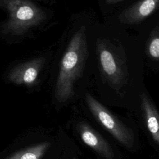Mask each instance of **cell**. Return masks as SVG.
Instances as JSON below:
<instances>
[{"label":"cell","instance_id":"cell-7","mask_svg":"<svg viewBox=\"0 0 159 159\" xmlns=\"http://www.w3.org/2000/svg\"><path fill=\"white\" fill-rule=\"evenodd\" d=\"M139 114L150 142L159 152V111L145 86L140 94Z\"/></svg>","mask_w":159,"mask_h":159},{"label":"cell","instance_id":"cell-2","mask_svg":"<svg viewBox=\"0 0 159 159\" xmlns=\"http://www.w3.org/2000/svg\"><path fill=\"white\" fill-rule=\"evenodd\" d=\"M91 21L80 15L59 63L54 97L60 104L80 99L93 75V60L88 40Z\"/></svg>","mask_w":159,"mask_h":159},{"label":"cell","instance_id":"cell-11","mask_svg":"<svg viewBox=\"0 0 159 159\" xmlns=\"http://www.w3.org/2000/svg\"><path fill=\"white\" fill-rule=\"evenodd\" d=\"M124 1L125 0H99V3L102 7H111Z\"/></svg>","mask_w":159,"mask_h":159},{"label":"cell","instance_id":"cell-6","mask_svg":"<svg viewBox=\"0 0 159 159\" xmlns=\"http://www.w3.org/2000/svg\"><path fill=\"white\" fill-rule=\"evenodd\" d=\"M159 10V0H138L115 15L107 22L121 27L141 25Z\"/></svg>","mask_w":159,"mask_h":159},{"label":"cell","instance_id":"cell-12","mask_svg":"<svg viewBox=\"0 0 159 159\" xmlns=\"http://www.w3.org/2000/svg\"><path fill=\"white\" fill-rule=\"evenodd\" d=\"M73 159H78V158H77L76 157H74L73 158Z\"/></svg>","mask_w":159,"mask_h":159},{"label":"cell","instance_id":"cell-10","mask_svg":"<svg viewBox=\"0 0 159 159\" xmlns=\"http://www.w3.org/2000/svg\"><path fill=\"white\" fill-rule=\"evenodd\" d=\"M50 146L48 142H43L18 151L6 159H40Z\"/></svg>","mask_w":159,"mask_h":159},{"label":"cell","instance_id":"cell-3","mask_svg":"<svg viewBox=\"0 0 159 159\" xmlns=\"http://www.w3.org/2000/svg\"><path fill=\"white\" fill-rule=\"evenodd\" d=\"M80 99L88 114L124 148L131 152L138 149V132L131 122L112 112L87 89Z\"/></svg>","mask_w":159,"mask_h":159},{"label":"cell","instance_id":"cell-9","mask_svg":"<svg viewBox=\"0 0 159 159\" xmlns=\"http://www.w3.org/2000/svg\"><path fill=\"white\" fill-rule=\"evenodd\" d=\"M143 34L137 37L143 54L144 61L150 69L159 70V23L157 24V19Z\"/></svg>","mask_w":159,"mask_h":159},{"label":"cell","instance_id":"cell-8","mask_svg":"<svg viewBox=\"0 0 159 159\" xmlns=\"http://www.w3.org/2000/svg\"><path fill=\"white\" fill-rule=\"evenodd\" d=\"M45 63V58L40 57L18 64L9 71L7 80L17 85L33 86L36 83Z\"/></svg>","mask_w":159,"mask_h":159},{"label":"cell","instance_id":"cell-1","mask_svg":"<svg viewBox=\"0 0 159 159\" xmlns=\"http://www.w3.org/2000/svg\"><path fill=\"white\" fill-rule=\"evenodd\" d=\"M97 92L103 103L139 114L143 83L144 58L137 38L109 22L93 24L88 30Z\"/></svg>","mask_w":159,"mask_h":159},{"label":"cell","instance_id":"cell-4","mask_svg":"<svg viewBox=\"0 0 159 159\" xmlns=\"http://www.w3.org/2000/svg\"><path fill=\"white\" fill-rule=\"evenodd\" d=\"M9 19L6 30L14 34H21L39 25L45 19L44 12L30 0H3Z\"/></svg>","mask_w":159,"mask_h":159},{"label":"cell","instance_id":"cell-5","mask_svg":"<svg viewBox=\"0 0 159 159\" xmlns=\"http://www.w3.org/2000/svg\"><path fill=\"white\" fill-rule=\"evenodd\" d=\"M75 130L80 140L100 159H122L118 150L88 121L83 119L77 120Z\"/></svg>","mask_w":159,"mask_h":159}]
</instances>
